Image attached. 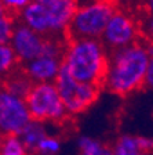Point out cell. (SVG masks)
I'll list each match as a JSON object with an SVG mask.
<instances>
[{"instance_id":"obj_1","label":"cell","mask_w":153,"mask_h":155,"mask_svg":"<svg viewBox=\"0 0 153 155\" xmlns=\"http://www.w3.org/2000/svg\"><path fill=\"white\" fill-rule=\"evenodd\" d=\"M153 61L152 45L137 40L123 48L108 51V67L102 89L127 97L144 87L145 74Z\"/></svg>"},{"instance_id":"obj_2","label":"cell","mask_w":153,"mask_h":155,"mask_svg":"<svg viewBox=\"0 0 153 155\" xmlns=\"http://www.w3.org/2000/svg\"><path fill=\"white\" fill-rule=\"evenodd\" d=\"M108 67V50L99 39H68L62 54V68L83 83L102 87Z\"/></svg>"},{"instance_id":"obj_3","label":"cell","mask_w":153,"mask_h":155,"mask_svg":"<svg viewBox=\"0 0 153 155\" xmlns=\"http://www.w3.org/2000/svg\"><path fill=\"white\" fill-rule=\"evenodd\" d=\"M110 0H94L77 7L66 29L68 39H99L109 18L116 11Z\"/></svg>"},{"instance_id":"obj_4","label":"cell","mask_w":153,"mask_h":155,"mask_svg":"<svg viewBox=\"0 0 153 155\" xmlns=\"http://www.w3.org/2000/svg\"><path fill=\"white\" fill-rule=\"evenodd\" d=\"M24 100L32 120L59 125L69 118L54 83H32Z\"/></svg>"},{"instance_id":"obj_5","label":"cell","mask_w":153,"mask_h":155,"mask_svg":"<svg viewBox=\"0 0 153 155\" xmlns=\"http://www.w3.org/2000/svg\"><path fill=\"white\" fill-rule=\"evenodd\" d=\"M54 84L68 116H77L80 114H84L98 100L102 90V87L97 84L77 82L62 67L58 76L55 78Z\"/></svg>"},{"instance_id":"obj_6","label":"cell","mask_w":153,"mask_h":155,"mask_svg":"<svg viewBox=\"0 0 153 155\" xmlns=\"http://www.w3.org/2000/svg\"><path fill=\"white\" fill-rule=\"evenodd\" d=\"M99 40L108 51L123 48L139 40V29L135 19L126 11L116 10L109 18Z\"/></svg>"},{"instance_id":"obj_7","label":"cell","mask_w":153,"mask_h":155,"mask_svg":"<svg viewBox=\"0 0 153 155\" xmlns=\"http://www.w3.org/2000/svg\"><path fill=\"white\" fill-rule=\"evenodd\" d=\"M30 120L25 100L0 87V133L18 136Z\"/></svg>"},{"instance_id":"obj_8","label":"cell","mask_w":153,"mask_h":155,"mask_svg":"<svg viewBox=\"0 0 153 155\" xmlns=\"http://www.w3.org/2000/svg\"><path fill=\"white\" fill-rule=\"evenodd\" d=\"M46 40H47V36L39 35L17 19L8 45L13 48L19 65H22L36 58L37 55L43 54Z\"/></svg>"},{"instance_id":"obj_9","label":"cell","mask_w":153,"mask_h":155,"mask_svg":"<svg viewBox=\"0 0 153 155\" xmlns=\"http://www.w3.org/2000/svg\"><path fill=\"white\" fill-rule=\"evenodd\" d=\"M19 67L32 83H54L62 67V55L40 54Z\"/></svg>"},{"instance_id":"obj_10","label":"cell","mask_w":153,"mask_h":155,"mask_svg":"<svg viewBox=\"0 0 153 155\" xmlns=\"http://www.w3.org/2000/svg\"><path fill=\"white\" fill-rule=\"evenodd\" d=\"M77 7H79V0H58L53 4H48L47 11L50 22V36L65 38L66 29Z\"/></svg>"},{"instance_id":"obj_11","label":"cell","mask_w":153,"mask_h":155,"mask_svg":"<svg viewBox=\"0 0 153 155\" xmlns=\"http://www.w3.org/2000/svg\"><path fill=\"white\" fill-rule=\"evenodd\" d=\"M17 19L39 35L50 36V22H48V11L46 4L33 0L19 13Z\"/></svg>"},{"instance_id":"obj_12","label":"cell","mask_w":153,"mask_h":155,"mask_svg":"<svg viewBox=\"0 0 153 155\" xmlns=\"http://www.w3.org/2000/svg\"><path fill=\"white\" fill-rule=\"evenodd\" d=\"M47 134H48L47 125L36 122V120H30L18 136H19V139H21V141H22V144L25 145L28 154L29 152L35 154L39 143L42 141Z\"/></svg>"},{"instance_id":"obj_13","label":"cell","mask_w":153,"mask_h":155,"mask_svg":"<svg viewBox=\"0 0 153 155\" xmlns=\"http://www.w3.org/2000/svg\"><path fill=\"white\" fill-rule=\"evenodd\" d=\"M30 86H32V82L29 81L28 76L22 72L21 67H18L14 72H11L8 76L4 78L2 87H4L10 93L15 94V96L21 97V98H25Z\"/></svg>"},{"instance_id":"obj_14","label":"cell","mask_w":153,"mask_h":155,"mask_svg":"<svg viewBox=\"0 0 153 155\" xmlns=\"http://www.w3.org/2000/svg\"><path fill=\"white\" fill-rule=\"evenodd\" d=\"M77 151L79 155H113L110 145L90 136H80L77 139Z\"/></svg>"},{"instance_id":"obj_15","label":"cell","mask_w":153,"mask_h":155,"mask_svg":"<svg viewBox=\"0 0 153 155\" xmlns=\"http://www.w3.org/2000/svg\"><path fill=\"white\" fill-rule=\"evenodd\" d=\"M113 155H152L139 148L137 141V134H121L112 145Z\"/></svg>"},{"instance_id":"obj_16","label":"cell","mask_w":153,"mask_h":155,"mask_svg":"<svg viewBox=\"0 0 153 155\" xmlns=\"http://www.w3.org/2000/svg\"><path fill=\"white\" fill-rule=\"evenodd\" d=\"M19 67V62L10 45L0 43V79L3 81Z\"/></svg>"},{"instance_id":"obj_17","label":"cell","mask_w":153,"mask_h":155,"mask_svg":"<svg viewBox=\"0 0 153 155\" xmlns=\"http://www.w3.org/2000/svg\"><path fill=\"white\" fill-rule=\"evenodd\" d=\"M0 155H28L19 136L6 134L0 139Z\"/></svg>"},{"instance_id":"obj_18","label":"cell","mask_w":153,"mask_h":155,"mask_svg":"<svg viewBox=\"0 0 153 155\" xmlns=\"http://www.w3.org/2000/svg\"><path fill=\"white\" fill-rule=\"evenodd\" d=\"M62 150V141L59 137L48 133L42 141L39 143L35 154L37 155H58Z\"/></svg>"},{"instance_id":"obj_19","label":"cell","mask_w":153,"mask_h":155,"mask_svg":"<svg viewBox=\"0 0 153 155\" xmlns=\"http://www.w3.org/2000/svg\"><path fill=\"white\" fill-rule=\"evenodd\" d=\"M17 18L7 13L0 14V43L8 45L11 35H13L14 26H15Z\"/></svg>"},{"instance_id":"obj_20","label":"cell","mask_w":153,"mask_h":155,"mask_svg":"<svg viewBox=\"0 0 153 155\" xmlns=\"http://www.w3.org/2000/svg\"><path fill=\"white\" fill-rule=\"evenodd\" d=\"M33 0H0V4L7 14L18 18L19 13Z\"/></svg>"},{"instance_id":"obj_21","label":"cell","mask_w":153,"mask_h":155,"mask_svg":"<svg viewBox=\"0 0 153 155\" xmlns=\"http://www.w3.org/2000/svg\"><path fill=\"white\" fill-rule=\"evenodd\" d=\"M153 86V61L149 64L146 69V74H145V83H144V87H152Z\"/></svg>"},{"instance_id":"obj_22","label":"cell","mask_w":153,"mask_h":155,"mask_svg":"<svg viewBox=\"0 0 153 155\" xmlns=\"http://www.w3.org/2000/svg\"><path fill=\"white\" fill-rule=\"evenodd\" d=\"M36 2H39V3H42V4H46V6H48V4H53V3H55V2H58V0H36Z\"/></svg>"},{"instance_id":"obj_23","label":"cell","mask_w":153,"mask_h":155,"mask_svg":"<svg viewBox=\"0 0 153 155\" xmlns=\"http://www.w3.org/2000/svg\"><path fill=\"white\" fill-rule=\"evenodd\" d=\"M3 13H6V11H4L3 7H2V4H0V14H3Z\"/></svg>"}]
</instances>
